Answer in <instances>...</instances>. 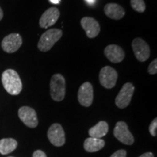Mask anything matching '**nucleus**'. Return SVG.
<instances>
[{
  "label": "nucleus",
  "instance_id": "obj_1",
  "mask_svg": "<svg viewBox=\"0 0 157 157\" xmlns=\"http://www.w3.org/2000/svg\"><path fill=\"white\" fill-rule=\"evenodd\" d=\"M2 82L6 91L12 95H17L22 90V82L18 74L13 69H7L2 75Z\"/></svg>",
  "mask_w": 157,
  "mask_h": 157
},
{
  "label": "nucleus",
  "instance_id": "obj_2",
  "mask_svg": "<svg viewBox=\"0 0 157 157\" xmlns=\"http://www.w3.org/2000/svg\"><path fill=\"white\" fill-rule=\"evenodd\" d=\"M63 31L60 29H51L45 31L40 37L38 44V49L42 52H48L54 46V44L61 38Z\"/></svg>",
  "mask_w": 157,
  "mask_h": 157
},
{
  "label": "nucleus",
  "instance_id": "obj_3",
  "mask_svg": "<svg viewBox=\"0 0 157 157\" xmlns=\"http://www.w3.org/2000/svg\"><path fill=\"white\" fill-rule=\"evenodd\" d=\"M50 95L55 101H62L66 95V79L60 74L52 76L50 83Z\"/></svg>",
  "mask_w": 157,
  "mask_h": 157
},
{
  "label": "nucleus",
  "instance_id": "obj_4",
  "mask_svg": "<svg viewBox=\"0 0 157 157\" xmlns=\"http://www.w3.org/2000/svg\"><path fill=\"white\" fill-rule=\"evenodd\" d=\"M118 79V73L114 68L106 66L101 68L99 74L100 83L106 89L114 87Z\"/></svg>",
  "mask_w": 157,
  "mask_h": 157
},
{
  "label": "nucleus",
  "instance_id": "obj_5",
  "mask_svg": "<svg viewBox=\"0 0 157 157\" xmlns=\"http://www.w3.org/2000/svg\"><path fill=\"white\" fill-rule=\"evenodd\" d=\"M135 87L130 82L124 84L115 99V103L119 109H125L130 103Z\"/></svg>",
  "mask_w": 157,
  "mask_h": 157
},
{
  "label": "nucleus",
  "instance_id": "obj_6",
  "mask_svg": "<svg viewBox=\"0 0 157 157\" xmlns=\"http://www.w3.org/2000/svg\"><path fill=\"white\" fill-rule=\"evenodd\" d=\"M132 50L135 56L140 62H145L150 57V48L146 41L141 38H135L132 42Z\"/></svg>",
  "mask_w": 157,
  "mask_h": 157
},
{
  "label": "nucleus",
  "instance_id": "obj_7",
  "mask_svg": "<svg viewBox=\"0 0 157 157\" xmlns=\"http://www.w3.org/2000/svg\"><path fill=\"white\" fill-rule=\"evenodd\" d=\"M113 135L118 140L125 145H132L135 139L129 130L128 126L124 121H118L113 129Z\"/></svg>",
  "mask_w": 157,
  "mask_h": 157
},
{
  "label": "nucleus",
  "instance_id": "obj_8",
  "mask_svg": "<svg viewBox=\"0 0 157 157\" xmlns=\"http://www.w3.org/2000/svg\"><path fill=\"white\" fill-rule=\"evenodd\" d=\"M48 137L50 142L55 146H62L66 142L65 132L62 126L59 124H53L48 131Z\"/></svg>",
  "mask_w": 157,
  "mask_h": 157
},
{
  "label": "nucleus",
  "instance_id": "obj_9",
  "mask_svg": "<svg viewBox=\"0 0 157 157\" xmlns=\"http://www.w3.org/2000/svg\"><path fill=\"white\" fill-rule=\"evenodd\" d=\"M94 98L93 85L90 82H84L81 85L78 91V101L82 105L89 107L92 105Z\"/></svg>",
  "mask_w": 157,
  "mask_h": 157
},
{
  "label": "nucleus",
  "instance_id": "obj_10",
  "mask_svg": "<svg viewBox=\"0 0 157 157\" xmlns=\"http://www.w3.org/2000/svg\"><path fill=\"white\" fill-rule=\"evenodd\" d=\"M22 42L21 35L17 33H13L3 39L2 42V48L7 53H13L18 50L22 45Z\"/></svg>",
  "mask_w": 157,
  "mask_h": 157
},
{
  "label": "nucleus",
  "instance_id": "obj_11",
  "mask_svg": "<svg viewBox=\"0 0 157 157\" xmlns=\"http://www.w3.org/2000/svg\"><path fill=\"white\" fill-rule=\"evenodd\" d=\"M18 117L21 121L30 128H35L38 125V119L36 111L32 108L23 106L18 110Z\"/></svg>",
  "mask_w": 157,
  "mask_h": 157
},
{
  "label": "nucleus",
  "instance_id": "obj_12",
  "mask_svg": "<svg viewBox=\"0 0 157 157\" xmlns=\"http://www.w3.org/2000/svg\"><path fill=\"white\" fill-rule=\"evenodd\" d=\"M60 17V11L56 7H50L47 10L39 19V25L42 29H48L52 26Z\"/></svg>",
  "mask_w": 157,
  "mask_h": 157
},
{
  "label": "nucleus",
  "instance_id": "obj_13",
  "mask_svg": "<svg viewBox=\"0 0 157 157\" xmlns=\"http://www.w3.org/2000/svg\"><path fill=\"white\" fill-rule=\"evenodd\" d=\"M81 25L88 38L93 39L99 34L101 26L95 19L91 17H84L81 20Z\"/></svg>",
  "mask_w": 157,
  "mask_h": 157
},
{
  "label": "nucleus",
  "instance_id": "obj_14",
  "mask_svg": "<svg viewBox=\"0 0 157 157\" xmlns=\"http://www.w3.org/2000/svg\"><path fill=\"white\" fill-rule=\"evenodd\" d=\"M105 56L111 63H118L122 61L125 57L124 51L117 44H109L104 50Z\"/></svg>",
  "mask_w": 157,
  "mask_h": 157
},
{
  "label": "nucleus",
  "instance_id": "obj_15",
  "mask_svg": "<svg viewBox=\"0 0 157 157\" xmlns=\"http://www.w3.org/2000/svg\"><path fill=\"white\" fill-rule=\"evenodd\" d=\"M104 13L106 16L113 20H120L124 16V9L116 3H109L104 7Z\"/></svg>",
  "mask_w": 157,
  "mask_h": 157
},
{
  "label": "nucleus",
  "instance_id": "obj_16",
  "mask_svg": "<svg viewBox=\"0 0 157 157\" xmlns=\"http://www.w3.org/2000/svg\"><path fill=\"white\" fill-rule=\"evenodd\" d=\"M105 146V141L103 139L89 137L84 143V148L87 152H96L102 149Z\"/></svg>",
  "mask_w": 157,
  "mask_h": 157
},
{
  "label": "nucleus",
  "instance_id": "obj_17",
  "mask_svg": "<svg viewBox=\"0 0 157 157\" xmlns=\"http://www.w3.org/2000/svg\"><path fill=\"white\" fill-rule=\"evenodd\" d=\"M109 132V125L105 121H99L97 124L89 129V135L91 137L101 139Z\"/></svg>",
  "mask_w": 157,
  "mask_h": 157
},
{
  "label": "nucleus",
  "instance_id": "obj_18",
  "mask_svg": "<svg viewBox=\"0 0 157 157\" xmlns=\"http://www.w3.org/2000/svg\"><path fill=\"white\" fill-rule=\"evenodd\" d=\"M17 143L15 139L3 138L0 140V154L6 155L16 149Z\"/></svg>",
  "mask_w": 157,
  "mask_h": 157
},
{
  "label": "nucleus",
  "instance_id": "obj_19",
  "mask_svg": "<svg viewBox=\"0 0 157 157\" xmlns=\"http://www.w3.org/2000/svg\"><path fill=\"white\" fill-rule=\"evenodd\" d=\"M131 7L137 13H144L146 10V4L143 0H130Z\"/></svg>",
  "mask_w": 157,
  "mask_h": 157
},
{
  "label": "nucleus",
  "instance_id": "obj_20",
  "mask_svg": "<svg viewBox=\"0 0 157 157\" xmlns=\"http://www.w3.org/2000/svg\"><path fill=\"white\" fill-rule=\"evenodd\" d=\"M148 74L154 75L157 73V59H154L153 61L151 63L150 65L148 67Z\"/></svg>",
  "mask_w": 157,
  "mask_h": 157
},
{
  "label": "nucleus",
  "instance_id": "obj_21",
  "mask_svg": "<svg viewBox=\"0 0 157 157\" xmlns=\"http://www.w3.org/2000/svg\"><path fill=\"white\" fill-rule=\"evenodd\" d=\"M156 129H157V119L155 118L152 122L151 123L150 126H149V131L151 134L152 136H156Z\"/></svg>",
  "mask_w": 157,
  "mask_h": 157
},
{
  "label": "nucleus",
  "instance_id": "obj_22",
  "mask_svg": "<svg viewBox=\"0 0 157 157\" xmlns=\"http://www.w3.org/2000/svg\"><path fill=\"white\" fill-rule=\"evenodd\" d=\"M126 156H127L126 151L121 149V150H119L117 151H116L115 153H113V154L110 157H126Z\"/></svg>",
  "mask_w": 157,
  "mask_h": 157
},
{
  "label": "nucleus",
  "instance_id": "obj_23",
  "mask_svg": "<svg viewBox=\"0 0 157 157\" xmlns=\"http://www.w3.org/2000/svg\"><path fill=\"white\" fill-rule=\"evenodd\" d=\"M32 157H47V156L45 154V153L42 151L36 150V151L34 152Z\"/></svg>",
  "mask_w": 157,
  "mask_h": 157
},
{
  "label": "nucleus",
  "instance_id": "obj_24",
  "mask_svg": "<svg viewBox=\"0 0 157 157\" xmlns=\"http://www.w3.org/2000/svg\"><path fill=\"white\" fill-rule=\"evenodd\" d=\"M139 157H154V154H153L152 153L148 152V153H145V154L141 155V156Z\"/></svg>",
  "mask_w": 157,
  "mask_h": 157
},
{
  "label": "nucleus",
  "instance_id": "obj_25",
  "mask_svg": "<svg viewBox=\"0 0 157 157\" xmlns=\"http://www.w3.org/2000/svg\"><path fill=\"white\" fill-rule=\"evenodd\" d=\"M84 1H85L86 3L88 4L89 5H95L97 0H84Z\"/></svg>",
  "mask_w": 157,
  "mask_h": 157
},
{
  "label": "nucleus",
  "instance_id": "obj_26",
  "mask_svg": "<svg viewBox=\"0 0 157 157\" xmlns=\"http://www.w3.org/2000/svg\"><path fill=\"white\" fill-rule=\"evenodd\" d=\"M49 1H50L51 3L56 4V5H58V4L60 2V0H49Z\"/></svg>",
  "mask_w": 157,
  "mask_h": 157
},
{
  "label": "nucleus",
  "instance_id": "obj_27",
  "mask_svg": "<svg viewBox=\"0 0 157 157\" xmlns=\"http://www.w3.org/2000/svg\"><path fill=\"white\" fill-rule=\"evenodd\" d=\"M2 17H3V11H2V10L1 7H0V21L2 19Z\"/></svg>",
  "mask_w": 157,
  "mask_h": 157
},
{
  "label": "nucleus",
  "instance_id": "obj_28",
  "mask_svg": "<svg viewBox=\"0 0 157 157\" xmlns=\"http://www.w3.org/2000/svg\"><path fill=\"white\" fill-rule=\"evenodd\" d=\"M10 157H13V156H10Z\"/></svg>",
  "mask_w": 157,
  "mask_h": 157
}]
</instances>
